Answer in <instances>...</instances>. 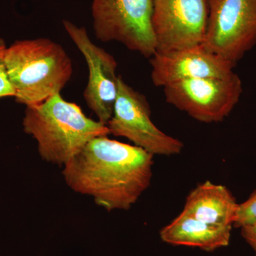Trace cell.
I'll return each mask as SVG.
<instances>
[{
    "instance_id": "6da1fadb",
    "label": "cell",
    "mask_w": 256,
    "mask_h": 256,
    "mask_svg": "<svg viewBox=\"0 0 256 256\" xmlns=\"http://www.w3.org/2000/svg\"><path fill=\"white\" fill-rule=\"evenodd\" d=\"M152 154L136 146L94 138L64 165L63 176L74 192L94 198L106 210H129L148 190Z\"/></svg>"
},
{
    "instance_id": "7a4b0ae2",
    "label": "cell",
    "mask_w": 256,
    "mask_h": 256,
    "mask_svg": "<svg viewBox=\"0 0 256 256\" xmlns=\"http://www.w3.org/2000/svg\"><path fill=\"white\" fill-rule=\"evenodd\" d=\"M22 126L36 140L42 159L64 166L92 139L110 134L107 124L88 118L80 106L60 94L26 106Z\"/></svg>"
},
{
    "instance_id": "3957f363",
    "label": "cell",
    "mask_w": 256,
    "mask_h": 256,
    "mask_svg": "<svg viewBox=\"0 0 256 256\" xmlns=\"http://www.w3.org/2000/svg\"><path fill=\"white\" fill-rule=\"evenodd\" d=\"M4 64L15 100L28 106L60 94L73 74L64 47L47 38L18 40L6 47Z\"/></svg>"
},
{
    "instance_id": "277c9868",
    "label": "cell",
    "mask_w": 256,
    "mask_h": 256,
    "mask_svg": "<svg viewBox=\"0 0 256 256\" xmlns=\"http://www.w3.org/2000/svg\"><path fill=\"white\" fill-rule=\"evenodd\" d=\"M92 12L99 41L119 42L146 58L156 54L152 0H92Z\"/></svg>"
},
{
    "instance_id": "5b68a950",
    "label": "cell",
    "mask_w": 256,
    "mask_h": 256,
    "mask_svg": "<svg viewBox=\"0 0 256 256\" xmlns=\"http://www.w3.org/2000/svg\"><path fill=\"white\" fill-rule=\"evenodd\" d=\"M166 102L205 124L222 122L238 104L242 79L234 72L224 78L185 79L163 87Z\"/></svg>"
},
{
    "instance_id": "8992f818",
    "label": "cell",
    "mask_w": 256,
    "mask_h": 256,
    "mask_svg": "<svg viewBox=\"0 0 256 256\" xmlns=\"http://www.w3.org/2000/svg\"><path fill=\"white\" fill-rule=\"evenodd\" d=\"M208 4L202 44L236 66L256 46V0H208Z\"/></svg>"
},
{
    "instance_id": "52a82bcc",
    "label": "cell",
    "mask_w": 256,
    "mask_h": 256,
    "mask_svg": "<svg viewBox=\"0 0 256 256\" xmlns=\"http://www.w3.org/2000/svg\"><path fill=\"white\" fill-rule=\"evenodd\" d=\"M107 126L110 134L127 138L152 156H175L184 148L181 140L156 127L152 121L146 96L130 86L120 76L114 112Z\"/></svg>"
},
{
    "instance_id": "ba28073f",
    "label": "cell",
    "mask_w": 256,
    "mask_h": 256,
    "mask_svg": "<svg viewBox=\"0 0 256 256\" xmlns=\"http://www.w3.org/2000/svg\"><path fill=\"white\" fill-rule=\"evenodd\" d=\"M208 18V0H152V26L156 52L202 44Z\"/></svg>"
},
{
    "instance_id": "9c48e42d",
    "label": "cell",
    "mask_w": 256,
    "mask_h": 256,
    "mask_svg": "<svg viewBox=\"0 0 256 256\" xmlns=\"http://www.w3.org/2000/svg\"><path fill=\"white\" fill-rule=\"evenodd\" d=\"M63 25L86 60L88 82L84 90V99L98 120L107 124L112 117L117 97V62L114 56L92 42L86 28L68 20H64Z\"/></svg>"
},
{
    "instance_id": "30bf717a",
    "label": "cell",
    "mask_w": 256,
    "mask_h": 256,
    "mask_svg": "<svg viewBox=\"0 0 256 256\" xmlns=\"http://www.w3.org/2000/svg\"><path fill=\"white\" fill-rule=\"evenodd\" d=\"M151 79L156 86L185 79L217 77L234 73L236 66L202 44L169 52H156L150 58Z\"/></svg>"
},
{
    "instance_id": "8fae6325",
    "label": "cell",
    "mask_w": 256,
    "mask_h": 256,
    "mask_svg": "<svg viewBox=\"0 0 256 256\" xmlns=\"http://www.w3.org/2000/svg\"><path fill=\"white\" fill-rule=\"evenodd\" d=\"M238 206L226 186L206 181L190 192L182 212L210 225L233 228Z\"/></svg>"
},
{
    "instance_id": "7c38bea8",
    "label": "cell",
    "mask_w": 256,
    "mask_h": 256,
    "mask_svg": "<svg viewBox=\"0 0 256 256\" xmlns=\"http://www.w3.org/2000/svg\"><path fill=\"white\" fill-rule=\"evenodd\" d=\"M232 227L217 226L181 212L160 230L162 240L173 246L197 248L212 252L230 244Z\"/></svg>"
},
{
    "instance_id": "4fadbf2b",
    "label": "cell",
    "mask_w": 256,
    "mask_h": 256,
    "mask_svg": "<svg viewBox=\"0 0 256 256\" xmlns=\"http://www.w3.org/2000/svg\"><path fill=\"white\" fill-rule=\"evenodd\" d=\"M256 222V190L245 202L239 204L236 220L234 227L240 228Z\"/></svg>"
},
{
    "instance_id": "5bb4252c",
    "label": "cell",
    "mask_w": 256,
    "mask_h": 256,
    "mask_svg": "<svg viewBox=\"0 0 256 256\" xmlns=\"http://www.w3.org/2000/svg\"><path fill=\"white\" fill-rule=\"evenodd\" d=\"M8 46L3 38H0V98L14 97L15 92L6 73L4 64L5 50Z\"/></svg>"
},
{
    "instance_id": "9a60e30c",
    "label": "cell",
    "mask_w": 256,
    "mask_h": 256,
    "mask_svg": "<svg viewBox=\"0 0 256 256\" xmlns=\"http://www.w3.org/2000/svg\"><path fill=\"white\" fill-rule=\"evenodd\" d=\"M240 235L250 246L256 256V222L240 228Z\"/></svg>"
}]
</instances>
